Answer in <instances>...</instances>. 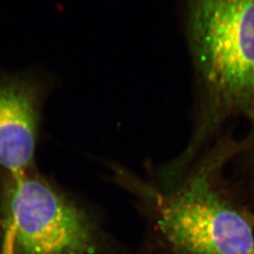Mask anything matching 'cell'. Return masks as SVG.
Instances as JSON below:
<instances>
[{
  "mask_svg": "<svg viewBox=\"0 0 254 254\" xmlns=\"http://www.w3.org/2000/svg\"><path fill=\"white\" fill-rule=\"evenodd\" d=\"M187 33L200 103L188 145L160 170L167 188L228 119L245 117L254 133V0H188Z\"/></svg>",
  "mask_w": 254,
  "mask_h": 254,
  "instance_id": "obj_1",
  "label": "cell"
},
{
  "mask_svg": "<svg viewBox=\"0 0 254 254\" xmlns=\"http://www.w3.org/2000/svg\"><path fill=\"white\" fill-rule=\"evenodd\" d=\"M245 142L223 138L171 190L155 195L156 226L174 254H254V214L220 182Z\"/></svg>",
  "mask_w": 254,
  "mask_h": 254,
  "instance_id": "obj_2",
  "label": "cell"
},
{
  "mask_svg": "<svg viewBox=\"0 0 254 254\" xmlns=\"http://www.w3.org/2000/svg\"><path fill=\"white\" fill-rule=\"evenodd\" d=\"M10 241L18 254H94L86 214L44 182L12 175L5 200Z\"/></svg>",
  "mask_w": 254,
  "mask_h": 254,
  "instance_id": "obj_3",
  "label": "cell"
},
{
  "mask_svg": "<svg viewBox=\"0 0 254 254\" xmlns=\"http://www.w3.org/2000/svg\"><path fill=\"white\" fill-rule=\"evenodd\" d=\"M53 79L38 71L0 73V166L12 175L33 159L43 105Z\"/></svg>",
  "mask_w": 254,
  "mask_h": 254,
  "instance_id": "obj_4",
  "label": "cell"
}]
</instances>
